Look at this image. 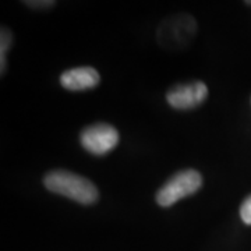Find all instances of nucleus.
I'll use <instances>...</instances> for the list:
<instances>
[{
  "mask_svg": "<svg viewBox=\"0 0 251 251\" xmlns=\"http://www.w3.org/2000/svg\"><path fill=\"white\" fill-rule=\"evenodd\" d=\"M100 81L99 73L94 67H75L60 75V84L69 91H84L95 88Z\"/></svg>",
  "mask_w": 251,
  "mask_h": 251,
  "instance_id": "5",
  "label": "nucleus"
},
{
  "mask_svg": "<svg viewBox=\"0 0 251 251\" xmlns=\"http://www.w3.org/2000/svg\"><path fill=\"white\" fill-rule=\"evenodd\" d=\"M247 4H251V1H247Z\"/></svg>",
  "mask_w": 251,
  "mask_h": 251,
  "instance_id": "9",
  "label": "nucleus"
},
{
  "mask_svg": "<svg viewBox=\"0 0 251 251\" xmlns=\"http://www.w3.org/2000/svg\"><path fill=\"white\" fill-rule=\"evenodd\" d=\"M202 186V177L200 172L188 169L172 176L156 193V202L161 206H172L181 198L197 193Z\"/></svg>",
  "mask_w": 251,
  "mask_h": 251,
  "instance_id": "2",
  "label": "nucleus"
},
{
  "mask_svg": "<svg viewBox=\"0 0 251 251\" xmlns=\"http://www.w3.org/2000/svg\"><path fill=\"white\" fill-rule=\"evenodd\" d=\"M24 3L32 9H49L56 4V1H49V0H46V1H24Z\"/></svg>",
  "mask_w": 251,
  "mask_h": 251,
  "instance_id": "8",
  "label": "nucleus"
},
{
  "mask_svg": "<svg viewBox=\"0 0 251 251\" xmlns=\"http://www.w3.org/2000/svg\"><path fill=\"white\" fill-rule=\"evenodd\" d=\"M11 41H13V35H11L9 28H1V35H0V64H1V74L6 70V54L9 52Z\"/></svg>",
  "mask_w": 251,
  "mask_h": 251,
  "instance_id": "6",
  "label": "nucleus"
},
{
  "mask_svg": "<svg viewBox=\"0 0 251 251\" xmlns=\"http://www.w3.org/2000/svg\"><path fill=\"white\" fill-rule=\"evenodd\" d=\"M44 184L49 191L70 198L73 201L84 205L95 204L99 198L97 186L88 179H85L84 176H80L73 172H49L44 179Z\"/></svg>",
  "mask_w": 251,
  "mask_h": 251,
  "instance_id": "1",
  "label": "nucleus"
},
{
  "mask_svg": "<svg viewBox=\"0 0 251 251\" xmlns=\"http://www.w3.org/2000/svg\"><path fill=\"white\" fill-rule=\"evenodd\" d=\"M81 145L94 155H105L119 144V133L113 126L97 123L81 131Z\"/></svg>",
  "mask_w": 251,
  "mask_h": 251,
  "instance_id": "3",
  "label": "nucleus"
},
{
  "mask_svg": "<svg viewBox=\"0 0 251 251\" xmlns=\"http://www.w3.org/2000/svg\"><path fill=\"white\" fill-rule=\"evenodd\" d=\"M240 218L246 225H251V196L243 201L240 206Z\"/></svg>",
  "mask_w": 251,
  "mask_h": 251,
  "instance_id": "7",
  "label": "nucleus"
},
{
  "mask_svg": "<svg viewBox=\"0 0 251 251\" xmlns=\"http://www.w3.org/2000/svg\"><path fill=\"white\" fill-rule=\"evenodd\" d=\"M208 97V88L201 81H193L187 84H180L173 87L168 95L166 100L173 109L187 110L200 106Z\"/></svg>",
  "mask_w": 251,
  "mask_h": 251,
  "instance_id": "4",
  "label": "nucleus"
}]
</instances>
